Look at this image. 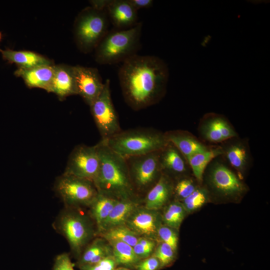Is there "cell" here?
<instances>
[{
	"instance_id": "1",
	"label": "cell",
	"mask_w": 270,
	"mask_h": 270,
	"mask_svg": "<svg viewBox=\"0 0 270 270\" xmlns=\"http://www.w3.org/2000/svg\"><path fill=\"white\" fill-rule=\"evenodd\" d=\"M118 76L125 101L137 110L156 104L164 96L169 73L160 58L136 54L122 62Z\"/></svg>"
},
{
	"instance_id": "2",
	"label": "cell",
	"mask_w": 270,
	"mask_h": 270,
	"mask_svg": "<svg viewBox=\"0 0 270 270\" xmlns=\"http://www.w3.org/2000/svg\"><path fill=\"white\" fill-rule=\"evenodd\" d=\"M96 144L100 166L94 183L98 192L113 198H130L133 186L126 159L112 150L102 140Z\"/></svg>"
},
{
	"instance_id": "3",
	"label": "cell",
	"mask_w": 270,
	"mask_h": 270,
	"mask_svg": "<svg viewBox=\"0 0 270 270\" xmlns=\"http://www.w3.org/2000/svg\"><path fill=\"white\" fill-rule=\"evenodd\" d=\"M102 140L112 150L124 158L160 151L168 144L164 133L147 128L122 130Z\"/></svg>"
},
{
	"instance_id": "4",
	"label": "cell",
	"mask_w": 270,
	"mask_h": 270,
	"mask_svg": "<svg viewBox=\"0 0 270 270\" xmlns=\"http://www.w3.org/2000/svg\"><path fill=\"white\" fill-rule=\"evenodd\" d=\"M142 23L126 30L108 32L95 48V60L102 64L124 62L136 54L140 46Z\"/></svg>"
},
{
	"instance_id": "5",
	"label": "cell",
	"mask_w": 270,
	"mask_h": 270,
	"mask_svg": "<svg viewBox=\"0 0 270 270\" xmlns=\"http://www.w3.org/2000/svg\"><path fill=\"white\" fill-rule=\"evenodd\" d=\"M109 19L106 10L92 6L82 10L74 24V36L78 49L84 54L94 50L108 31Z\"/></svg>"
},
{
	"instance_id": "6",
	"label": "cell",
	"mask_w": 270,
	"mask_h": 270,
	"mask_svg": "<svg viewBox=\"0 0 270 270\" xmlns=\"http://www.w3.org/2000/svg\"><path fill=\"white\" fill-rule=\"evenodd\" d=\"M90 106L102 140H106L122 130L112 100L110 80H106L101 94Z\"/></svg>"
},
{
	"instance_id": "7",
	"label": "cell",
	"mask_w": 270,
	"mask_h": 270,
	"mask_svg": "<svg viewBox=\"0 0 270 270\" xmlns=\"http://www.w3.org/2000/svg\"><path fill=\"white\" fill-rule=\"evenodd\" d=\"M54 190L68 206L90 205L98 192L94 182L64 174L56 179Z\"/></svg>"
},
{
	"instance_id": "8",
	"label": "cell",
	"mask_w": 270,
	"mask_h": 270,
	"mask_svg": "<svg viewBox=\"0 0 270 270\" xmlns=\"http://www.w3.org/2000/svg\"><path fill=\"white\" fill-rule=\"evenodd\" d=\"M100 160L96 144L76 146L70 153L64 174L94 182L98 175Z\"/></svg>"
},
{
	"instance_id": "9",
	"label": "cell",
	"mask_w": 270,
	"mask_h": 270,
	"mask_svg": "<svg viewBox=\"0 0 270 270\" xmlns=\"http://www.w3.org/2000/svg\"><path fill=\"white\" fill-rule=\"evenodd\" d=\"M160 151L126 158L130 178L140 189H145L156 182L162 172Z\"/></svg>"
},
{
	"instance_id": "10",
	"label": "cell",
	"mask_w": 270,
	"mask_h": 270,
	"mask_svg": "<svg viewBox=\"0 0 270 270\" xmlns=\"http://www.w3.org/2000/svg\"><path fill=\"white\" fill-rule=\"evenodd\" d=\"M58 226L66 236L71 248L79 252L91 237L92 230L86 218L70 211L62 214Z\"/></svg>"
},
{
	"instance_id": "11",
	"label": "cell",
	"mask_w": 270,
	"mask_h": 270,
	"mask_svg": "<svg viewBox=\"0 0 270 270\" xmlns=\"http://www.w3.org/2000/svg\"><path fill=\"white\" fill-rule=\"evenodd\" d=\"M216 158L209 164L210 186L217 192L226 196H235L242 194L245 190L244 184L223 162Z\"/></svg>"
},
{
	"instance_id": "12",
	"label": "cell",
	"mask_w": 270,
	"mask_h": 270,
	"mask_svg": "<svg viewBox=\"0 0 270 270\" xmlns=\"http://www.w3.org/2000/svg\"><path fill=\"white\" fill-rule=\"evenodd\" d=\"M76 94L90 106L98 98L104 86L97 68L79 65L73 66Z\"/></svg>"
},
{
	"instance_id": "13",
	"label": "cell",
	"mask_w": 270,
	"mask_h": 270,
	"mask_svg": "<svg viewBox=\"0 0 270 270\" xmlns=\"http://www.w3.org/2000/svg\"><path fill=\"white\" fill-rule=\"evenodd\" d=\"M109 20L118 30L131 28L138 22V10L127 0H111L106 8Z\"/></svg>"
},
{
	"instance_id": "14",
	"label": "cell",
	"mask_w": 270,
	"mask_h": 270,
	"mask_svg": "<svg viewBox=\"0 0 270 270\" xmlns=\"http://www.w3.org/2000/svg\"><path fill=\"white\" fill-rule=\"evenodd\" d=\"M236 138L230 139L222 146V155L240 174L244 173L251 162L248 145Z\"/></svg>"
},
{
	"instance_id": "15",
	"label": "cell",
	"mask_w": 270,
	"mask_h": 270,
	"mask_svg": "<svg viewBox=\"0 0 270 270\" xmlns=\"http://www.w3.org/2000/svg\"><path fill=\"white\" fill-rule=\"evenodd\" d=\"M54 72L49 92L62 100L76 94L73 66L66 64H54Z\"/></svg>"
},
{
	"instance_id": "16",
	"label": "cell",
	"mask_w": 270,
	"mask_h": 270,
	"mask_svg": "<svg viewBox=\"0 0 270 270\" xmlns=\"http://www.w3.org/2000/svg\"><path fill=\"white\" fill-rule=\"evenodd\" d=\"M54 64L30 68H17L14 74L21 78L29 88H40L49 92L54 72Z\"/></svg>"
},
{
	"instance_id": "17",
	"label": "cell",
	"mask_w": 270,
	"mask_h": 270,
	"mask_svg": "<svg viewBox=\"0 0 270 270\" xmlns=\"http://www.w3.org/2000/svg\"><path fill=\"white\" fill-rule=\"evenodd\" d=\"M2 58L8 64H15L18 68L27 69L40 66L54 65L50 59L40 54L30 50H15L6 48H0Z\"/></svg>"
},
{
	"instance_id": "18",
	"label": "cell",
	"mask_w": 270,
	"mask_h": 270,
	"mask_svg": "<svg viewBox=\"0 0 270 270\" xmlns=\"http://www.w3.org/2000/svg\"><path fill=\"white\" fill-rule=\"evenodd\" d=\"M168 142L172 144L186 160L188 156L204 152L210 148L195 137L182 131H170L164 133Z\"/></svg>"
},
{
	"instance_id": "19",
	"label": "cell",
	"mask_w": 270,
	"mask_h": 270,
	"mask_svg": "<svg viewBox=\"0 0 270 270\" xmlns=\"http://www.w3.org/2000/svg\"><path fill=\"white\" fill-rule=\"evenodd\" d=\"M152 210L136 208L130 214L126 223L128 228L138 235L150 236L157 233V218Z\"/></svg>"
},
{
	"instance_id": "20",
	"label": "cell",
	"mask_w": 270,
	"mask_h": 270,
	"mask_svg": "<svg viewBox=\"0 0 270 270\" xmlns=\"http://www.w3.org/2000/svg\"><path fill=\"white\" fill-rule=\"evenodd\" d=\"M173 186L166 174L162 173L156 183L148 190L146 198V208L152 210L161 208L169 199Z\"/></svg>"
},
{
	"instance_id": "21",
	"label": "cell",
	"mask_w": 270,
	"mask_h": 270,
	"mask_svg": "<svg viewBox=\"0 0 270 270\" xmlns=\"http://www.w3.org/2000/svg\"><path fill=\"white\" fill-rule=\"evenodd\" d=\"M160 162L164 171L174 174H182L187 170L188 162L184 156L171 143L160 151Z\"/></svg>"
},
{
	"instance_id": "22",
	"label": "cell",
	"mask_w": 270,
	"mask_h": 270,
	"mask_svg": "<svg viewBox=\"0 0 270 270\" xmlns=\"http://www.w3.org/2000/svg\"><path fill=\"white\" fill-rule=\"evenodd\" d=\"M137 206L138 204L130 198L118 200L99 230L106 231L116 226H123Z\"/></svg>"
},
{
	"instance_id": "23",
	"label": "cell",
	"mask_w": 270,
	"mask_h": 270,
	"mask_svg": "<svg viewBox=\"0 0 270 270\" xmlns=\"http://www.w3.org/2000/svg\"><path fill=\"white\" fill-rule=\"evenodd\" d=\"M222 154L220 146L210 148L208 150L194 154L186 158L188 165L198 182L202 181L205 170L210 162L215 158L222 156Z\"/></svg>"
},
{
	"instance_id": "24",
	"label": "cell",
	"mask_w": 270,
	"mask_h": 270,
	"mask_svg": "<svg viewBox=\"0 0 270 270\" xmlns=\"http://www.w3.org/2000/svg\"><path fill=\"white\" fill-rule=\"evenodd\" d=\"M118 200L98 192L90 206L91 212L100 229L108 216Z\"/></svg>"
},
{
	"instance_id": "25",
	"label": "cell",
	"mask_w": 270,
	"mask_h": 270,
	"mask_svg": "<svg viewBox=\"0 0 270 270\" xmlns=\"http://www.w3.org/2000/svg\"><path fill=\"white\" fill-rule=\"evenodd\" d=\"M114 257L117 264L126 266H136L140 259L134 252L133 247L118 240H110Z\"/></svg>"
},
{
	"instance_id": "26",
	"label": "cell",
	"mask_w": 270,
	"mask_h": 270,
	"mask_svg": "<svg viewBox=\"0 0 270 270\" xmlns=\"http://www.w3.org/2000/svg\"><path fill=\"white\" fill-rule=\"evenodd\" d=\"M110 254L108 246L101 240H96L85 250L80 260V266L96 264Z\"/></svg>"
},
{
	"instance_id": "27",
	"label": "cell",
	"mask_w": 270,
	"mask_h": 270,
	"mask_svg": "<svg viewBox=\"0 0 270 270\" xmlns=\"http://www.w3.org/2000/svg\"><path fill=\"white\" fill-rule=\"evenodd\" d=\"M108 240H118L134 247L138 242V235L130 228L123 226L112 228L106 230L103 234Z\"/></svg>"
},
{
	"instance_id": "28",
	"label": "cell",
	"mask_w": 270,
	"mask_h": 270,
	"mask_svg": "<svg viewBox=\"0 0 270 270\" xmlns=\"http://www.w3.org/2000/svg\"><path fill=\"white\" fill-rule=\"evenodd\" d=\"M186 210L182 204L174 202L170 204L165 211L163 218L167 226L178 228L185 216Z\"/></svg>"
},
{
	"instance_id": "29",
	"label": "cell",
	"mask_w": 270,
	"mask_h": 270,
	"mask_svg": "<svg viewBox=\"0 0 270 270\" xmlns=\"http://www.w3.org/2000/svg\"><path fill=\"white\" fill-rule=\"evenodd\" d=\"M208 116L214 126L220 132L225 141L237 137V133L224 118L212 114Z\"/></svg>"
},
{
	"instance_id": "30",
	"label": "cell",
	"mask_w": 270,
	"mask_h": 270,
	"mask_svg": "<svg viewBox=\"0 0 270 270\" xmlns=\"http://www.w3.org/2000/svg\"><path fill=\"white\" fill-rule=\"evenodd\" d=\"M200 126V132L202 136L206 140L213 143L224 142L225 140L220 132L210 121L208 116L206 117Z\"/></svg>"
},
{
	"instance_id": "31",
	"label": "cell",
	"mask_w": 270,
	"mask_h": 270,
	"mask_svg": "<svg viewBox=\"0 0 270 270\" xmlns=\"http://www.w3.org/2000/svg\"><path fill=\"white\" fill-rule=\"evenodd\" d=\"M206 200L204 190L196 188L190 195L182 200L185 210L192 212L200 208Z\"/></svg>"
},
{
	"instance_id": "32",
	"label": "cell",
	"mask_w": 270,
	"mask_h": 270,
	"mask_svg": "<svg viewBox=\"0 0 270 270\" xmlns=\"http://www.w3.org/2000/svg\"><path fill=\"white\" fill-rule=\"evenodd\" d=\"M175 252L168 244L162 242L156 248L154 256L160 262L161 268L170 264L174 259Z\"/></svg>"
},
{
	"instance_id": "33",
	"label": "cell",
	"mask_w": 270,
	"mask_h": 270,
	"mask_svg": "<svg viewBox=\"0 0 270 270\" xmlns=\"http://www.w3.org/2000/svg\"><path fill=\"white\" fill-rule=\"evenodd\" d=\"M196 188L191 179L184 178L177 182L174 190L176 196L183 200L190 195Z\"/></svg>"
},
{
	"instance_id": "34",
	"label": "cell",
	"mask_w": 270,
	"mask_h": 270,
	"mask_svg": "<svg viewBox=\"0 0 270 270\" xmlns=\"http://www.w3.org/2000/svg\"><path fill=\"white\" fill-rule=\"evenodd\" d=\"M157 234L160 238L176 251L177 248L178 238L177 234L172 228L162 226L158 227Z\"/></svg>"
},
{
	"instance_id": "35",
	"label": "cell",
	"mask_w": 270,
	"mask_h": 270,
	"mask_svg": "<svg viewBox=\"0 0 270 270\" xmlns=\"http://www.w3.org/2000/svg\"><path fill=\"white\" fill-rule=\"evenodd\" d=\"M53 270H74L72 263L67 254H62L57 256Z\"/></svg>"
},
{
	"instance_id": "36",
	"label": "cell",
	"mask_w": 270,
	"mask_h": 270,
	"mask_svg": "<svg viewBox=\"0 0 270 270\" xmlns=\"http://www.w3.org/2000/svg\"><path fill=\"white\" fill-rule=\"evenodd\" d=\"M136 267L137 270H158L161 264L159 260L152 256L139 262Z\"/></svg>"
},
{
	"instance_id": "37",
	"label": "cell",
	"mask_w": 270,
	"mask_h": 270,
	"mask_svg": "<svg viewBox=\"0 0 270 270\" xmlns=\"http://www.w3.org/2000/svg\"><path fill=\"white\" fill-rule=\"evenodd\" d=\"M104 270H114L117 264L112 254L106 256L99 262L96 264Z\"/></svg>"
},
{
	"instance_id": "38",
	"label": "cell",
	"mask_w": 270,
	"mask_h": 270,
	"mask_svg": "<svg viewBox=\"0 0 270 270\" xmlns=\"http://www.w3.org/2000/svg\"><path fill=\"white\" fill-rule=\"evenodd\" d=\"M128 2L136 10L143 8H148L152 6V0H127Z\"/></svg>"
},
{
	"instance_id": "39",
	"label": "cell",
	"mask_w": 270,
	"mask_h": 270,
	"mask_svg": "<svg viewBox=\"0 0 270 270\" xmlns=\"http://www.w3.org/2000/svg\"><path fill=\"white\" fill-rule=\"evenodd\" d=\"M133 249L134 253L140 260L148 257L152 252L138 243L133 247Z\"/></svg>"
},
{
	"instance_id": "40",
	"label": "cell",
	"mask_w": 270,
	"mask_h": 270,
	"mask_svg": "<svg viewBox=\"0 0 270 270\" xmlns=\"http://www.w3.org/2000/svg\"><path fill=\"white\" fill-rule=\"evenodd\" d=\"M111 0H92L90 1V6L98 9L106 10Z\"/></svg>"
},
{
	"instance_id": "41",
	"label": "cell",
	"mask_w": 270,
	"mask_h": 270,
	"mask_svg": "<svg viewBox=\"0 0 270 270\" xmlns=\"http://www.w3.org/2000/svg\"><path fill=\"white\" fill-rule=\"evenodd\" d=\"M138 243L152 251L154 247V242L153 240L146 238H140Z\"/></svg>"
},
{
	"instance_id": "42",
	"label": "cell",
	"mask_w": 270,
	"mask_h": 270,
	"mask_svg": "<svg viewBox=\"0 0 270 270\" xmlns=\"http://www.w3.org/2000/svg\"><path fill=\"white\" fill-rule=\"evenodd\" d=\"M80 268V270H104L97 264L81 266Z\"/></svg>"
},
{
	"instance_id": "43",
	"label": "cell",
	"mask_w": 270,
	"mask_h": 270,
	"mask_svg": "<svg viewBox=\"0 0 270 270\" xmlns=\"http://www.w3.org/2000/svg\"><path fill=\"white\" fill-rule=\"evenodd\" d=\"M114 270H130L128 268H122L114 269Z\"/></svg>"
},
{
	"instance_id": "44",
	"label": "cell",
	"mask_w": 270,
	"mask_h": 270,
	"mask_svg": "<svg viewBox=\"0 0 270 270\" xmlns=\"http://www.w3.org/2000/svg\"><path fill=\"white\" fill-rule=\"evenodd\" d=\"M2 38V34L1 32H0V42Z\"/></svg>"
}]
</instances>
